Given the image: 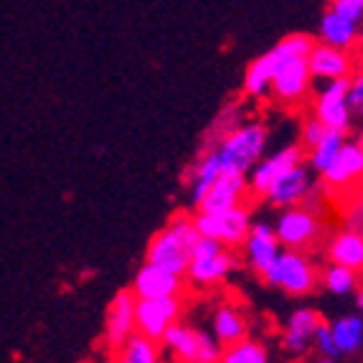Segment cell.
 I'll return each mask as SVG.
<instances>
[{
	"instance_id": "8d00e7d4",
	"label": "cell",
	"mask_w": 363,
	"mask_h": 363,
	"mask_svg": "<svg viewBox=\"0 0 363 363\" xmlns=\"http://www.w3.org/2000/svg\"><path fill=\"white\" fill-rule=\"evenodd\" d=\"M160 363H178V361H173V358H165V361H160Z\"/></svg>"
},
{
	"instance_id": "e575fe53",
	"label": "cell",
	"mask_w": 363,
	"mask_h": 363,
	"mask_svg": "<svg viewBox=\"0 0 363 363\" xmlns=\"http://www.w3.org/2000/svg\"><path fill=\"white\" fill-rule=\"evenodd\" d=\"M221 249L224 247H221L218 242H213V239H201L199 236V242L194 244V252H191V262L194 259H208V257L218 255Z\"/></svg>"
},
{
	"instance_id": "ffe728a7",
	"label": "cell",
	"mask_w": 363,
	"mask_h": 363,
	"mask_svg": "<svg viewBox=\"0 0 363 363\" xmlns=\"http://www.w3.org/2000/svg\"><path fill=\"white\" fill-rule=\"evenodd\" d=\"M244 196H247V178L244 176H221L211 188L206 191L201 206L196 208L199 213H221L229 208L244 206Z\"/></svg>"
},
{
	"instance_id": "ac0fdd59",
	"label": "cell",
	"mask_w": 363,
	"mask_h": 363,
	"mask_svg": "<svg viewBox=\"0 0 363 363\" xmlns=\"http://www.w3.org/2000/svg\"><path fill=\"white\" fill-rule=\"evenodd\" d=\"M323 323L320 313L313 308H297L287 318L285 333H282V351L290 356H305L313 348V338L318 325Z\"/></svg>"
},
{
	"instance_id": "30bf717a",
	"label": "cell",
	"mask_w": 363,
	"mask_h": 363,
	"mask_svg": "<svg viewBox=\"0 0 363 363\" xmlns=\"http://www.w3.org/2000/svg\"><path fill=\"white\" fill-rule=\"evenodd\" d=\"M303 163H305V150L300 145H287L282 150L272 152L269 157H262L259 163L247 173V194L264 199L269 186L279 176H285L287 170L297 168V165Z\"/></svg>"
},
{
	"instance_id": "74e56055",
	"label": "cell",
	"mask_w": 363,
	"mask_h": 363,
	"mask_svg": "<svg viewBox=\"0 0 363 363\" xmlns=\"http://www.w3.org/2000/svg\"><path fill=\"white\" fill-rule=\"evenodd\" d=\"M318 363H335V361H328V358H323V361H318Z\"/></svg>"
},
{
	"instance_id": "7a4b0ae2",
	"label": "cell",
	"mask_w": 363,
	"mask_h": 363,
	"mask_svg": "<svg viewBox=\"0 0 363 363\" xmlns=\"http://www.w3.org/2000/svg\"><path fill=\"white\" fill-rule=\"evenodd\" d=\"M267 138H269V130L262 122H247V125L229 130L213 147L221 163V176L247 178L249 170L264 157Z\"/></svg>"
},
{
	"instance_id": "4fadbf2b",
	"label": "cell",
	"mask_w": 363,
	"mask_h": 363,
	"mask_svg": "<svg viewBox=\"0 0 363 363\" xmlns=\"http://www.w3.org/2000/svg\"><path fill=\"white\" fill-rule=\"evenodd\" d=\"M279 252L282 249H279L277 239H274L272 226L267 224V221H252L247 239L242 244V257L249 264V269L257 272L259 277H264L269 272V267L274 264Z\"/></svg>"
},
{
	"instance_id": "e0dca14e",
	"label": "cell",
	"mask_w": 363,
	"mask_h": 363,
	"mask_svg": "<svg viewBox=\"0 0 363 363\" xmlns=\"http://www.w3.org/2000/svg\"><path fill=\"white\" fill-rule=\"evenodd\" d=\"M183 287H186L183 277L165 272L160 267L143 264L135 274L130 292L135 300H168V297H181Z\"/></svg>"
},
{
	"instance_id": "d4e9b609",
	"label": "cell",
	"mask_w": 363,
	"mask_h": 363,
	"mask_svg": "<svg viewBox=\"0 0 363 363\" xmlns=\"http://www.w3.org/2000/svg\"><path fill=\"white\" fill-rule=\"evenodd\" d=\"M221 178V163H218V155L216 150H208L203 152V155L199 157V163L194 165V170H191V206L199 208L201 201H203V196H206V191L213 186V183Z\"/></svg>"
},
{
	"instance_id": "836d02e7",
	"label": "cell",
	"mask_w": 363,
	"mask_h": 363,
	"mask_svg": "<svg viewBox=\"0 0 363 363\" xmlns=\"http://www.w3.org/2000/svg\"><path fill=\"white\" fill-rule=\"evenodd\" d=\"M363 226V208L361 201H353L351 208L343 213V231H353V234H361Z\"/></svg>"
},
{
	"instance_id": "8992f818",
	"label": "cell",
	"mask_w": 363,
	"mask_h": 363,
	"mask_svg": "<svg viewBox=\"0 0 363 363\" xmlns=\"http://www.w3.org/2000/svg\"><path fill=\"white\" fill-rule=\"evenodd\" d=\"M194 221V229L199 231L201 239H213L224 249H242L244 239L249 234V226H252V213L247 206H236L229 211L221 213H199L196 211L191 216Z\"/></svg>"
},
{
	"instance_id": "f546056e",
	"label": "cell",
	"mask_w": 363,
	"mask_h": 363,
	"mask_svg": "<svg viewBox=\"0 0 363 363\" xmlns=\"http://www.w3.org/2000/svg\"><path fill=\"white\" fill-rule=\"evenodd\" d=\"M328 11H333L335 16H340V18L361 26V21H363V0H333Z\"/></svg>"
},
{
	"instance_id": "1f68e13d",
	"label": "cell",
	"mask_w": 363,
	"mask_h": 363,
	"mask_svg": "<svg viewBox=\"0 0 363 363\" xmlns=\"http://www.w3.org/2000/svg\"><path fill=\"white\" fill-rule=\"evenodd\" d=\"M328 133H330V130H325L315 117H310V120L303 122V135H300V138H303V145L300 147H303V150H313Z\"/></svg>"
},
{
	"instance_id": "ba28073f",
	"label": "cell",
	"mask_w": 363,
	"mask_h": 363,
	"mask_svg": "<svg viewBox=\"0 0 363 363\" xmlns=\"http://www.w3.org/2000/svg\"><path fill=\"white\" fill-rule=\"evenodd\" d=\"M351 79H335V82H323L320 91L313 102V117L330 133L348 135L353 125V112L348 109L345 94H348Z\"/></svg>"
},
{
	"instance_id": "277c9868",
	"label": "cell",
	"mask_w": 363,
	"mask_h": 363,
	"mask_svg": "<svg viewBox=\"0 0 363 363\" xmlns=\"http://www.w3.org/2000/svg\"><path fill=\"white\" fill-rule=\"evenodd\" d=\"M267 285L279 287L282 292L292 297H303L310 295V292L318 287L320 282V272H318V267L313 264L308 255L303 252H287L282 249L274 259V264L269 267V272L262 277Z\"/></svg>"
},
{
	"instance_id": "2e32d148",
	"label": "cell",
	"mask_w": 363,
	"mask_h": 363,
	"mask_svg": "<svg viewBox=\"0 0 363 363\" xmlns=\"http://www.w3.org/2000/svg\"><path fill=\"white\" fill-rule=\"evenodd\" d=\"M130 335H135V297L130 290H120L107 310L104 343H107L109 351L117 353Z\"/></svg>"
},
{
	"instance_id": "d590c367",
	"label": "cell",
	"mask_w": 363,
	"mask_h": 363,
	"mask_svg": "<svg viewBox=\"0 0 363 363\" xmlns=\"http://www.w3.org/2000/svg\"><path fill=\"white\" fill-rule=\"evenodd\" d=\"M353 295H356V308L361 310V308H363V295H361V290H356Z\"/></svg>"
},
{
	"instance_id": "d6a6232c",
	"label": "cell",
	"mask_w": 363,
	"mask_h": 363,
	"mask_svg": "<svg viewBox=\"0 0 363 363\" xmlns=\"http://www.w3.org/2000/svg\"><path fill=\"white\" fill-rule=\"evenodd\" d=\"M345 102H348V109L353 112V117L361 115L363 109V79L361 74L351 79V84H348V94H345Z\"/></svg>"
},
{
	"instance_id": "52a82bcc",
	"label": "cell",
	"mask_w": 363,
	"mask_h": 363,
	"mask_svg": "<svg viewBox=\"0 0 363 363\" xmlns=\"http://www.w3.org/2000/svg\"><path fill=\"white\" fill-rule=\"evenodd\" d=\"M272 231H274V239H277L279 249L303 252L305 255V249L318 242L323 226H320V218L315 216L313 211H308V208H303V206H295V208L279 211Z\"/></svg>"
},
{
	"instance_id": "7c38bea8",
	"label": "cell",
	"mask_w": 363,
	"mask_h": 363,
	"mask_svg": "<svg viewBox=\"0 0 363 363\" xmlns=\"http://www.w3.org/2000/svg\"><path fill=\"white\" fill-rule=\"evenodd\" d=\"M308 72L313 82H335V79H353L356 77V54L348 51L330 49L323 43H315L310 49L308 59Z\"/></svg>"
},
{
	"instance_id": "5b68a950",
	"label": "cell",
	"mask_w": 363,
	"mask_h": 363,
	"mask_svg": "<svg viewBox=\"0 0 363 363\" xmlns=\"http://www.w3.org/2000/svg\"><path fill=\"white\" fill-rule=\"evenodd\" d=\"M160 345L178 363H218V356H221V345L213 340L211 333L191 328L181 320L165 330Z\"/></svg>"
},
{
	"instance_id": "3957f363",
	"label": "cell",
	"mask_w": 363,
	"mask_h": 363,
	"mask_svg": "<svg viewBox=\"0 0 363 363\" xmlns=\"http://www.w3.org/2000/svg\"><path fill=\"white\" fill-rule=\"evenodd\" d=\"M315 46V41L308 33H290L287 38L272 46V49L262 54L259 59H255L247 67L244 74V94L255 99H264L269 94V84H272V77L285 61L292 59H308L310 49Z\"/></svg>"
},
{
	"instance_id": "4316f807",
	"label": "cell",
	"mask_w": 363,
	"mask_h": 363,
	"mask_svg": "<svg viewBox=\"0 0 363 363\" xmlns=\"http://www.w3.org/2000/svg\"><path fill=\"white\" fill-rule=\"evenodd\" d=\"M218 363H269V351H267V345L262 340L247 338L221 348Z\"/></svg>"
},
{
	"instance_id": "44dd1931",
	"label": "cell",
	"mask_w": 363,
	"mask_h": 363,
	"mask_svg": "<svg viewBox=\"0 0 363 363\" xmlns=\"http://www.w3.org/2000/svg\"><path fill=\"white\" fill-rule=\"evenodd\" d=\"M236 262H239L236 252H231V249H221L218 255L208 257V259H194L191 262L186 277H188L191 285L203 287V290H206V287L221 285V282L234 272Z\"/></svg>"
},
{
	"instance_id": "cb8c5ba5",
	"label": "cell",
	"mask_w": 363,
	"mask_h": 363,
	"mask_svg": "<svg viewBox=\"0 0 363 363\" xmlns=\"http://www.w3.org/2000/svg\"><path fill=\"white\" fill-rule=\"evenodd\" d=\"M330 328V338H333L335 351L340 356H356L363 345V320L358 313L340 315L338 320L328 323Z\"/></svg>"
},
{
	"instance_id": "9c48e42d",
	"label": "cell",
	"mask_w": 363,
	"mask_h": 363,
	"mask_svg": "<svg viewBox=\"0 0 363 363\" xmlns=\"http://www.w3.org/2000/svg\"><path fill=\"white\" fill-rule=\"evenodd\" d=\"M183 303L181 297L168 300H135V333L143 338L160 343L163 333L173 323L181 320Z\"/></svg>"
},
{
	"instance_id": "4dcf8cb0",
	"label": "cell",
	"mask_w": 363,
	"mask_h": 363,
	"mask_svg": "<svg viewBox=\"0 0 363 363\" xmlns=\"http://www.w3.org/2000/svg\"><path fill=\"white\" fill-rule=\"evenodd\" d=\"M313 348H318V351H320V356L328 358V361H335V358H340V353L335 351V345H333V338H330L328 320H323L320 325H318V330H315Z\"/></svg>"
},
{
	"instance_id": "6da1fadb",
	"label": "cell",
	"mask_w": 363,
	"mask_h": 363,
	"mask_svg": "<svg viewBox=\"0 0 363 363\" xmlns=\"http://www.w3.org/2000/svg\"><path fill=\"white\" fill-rule=\"evenodd\" d=\"M196 242H199V231L194 229L191 213H173L168 224L157 231L150 239V244H147L145 264L160 267V269L176 274V277H186Z\"/></svg>"
},
{
	"instance_id": "484cf974",
	"label": "cell",
	"mask_w": 363,
	"mask_h": 363,
	"mask_svg": "<svg viewBox=\"0 0 363 363\" xmlns=\"http://www.w3.org/2000/svg\"><path fill=\"white\" fill-rule=\"evenodd\" d=\"M115 363H160V343L143 338V335H130L120 351L112 358Z\"/></svg>"
},
{
	"instance_id": "8fae6325",
	"label": "cell",
	"mask_w": 363,
	"mask_h": 363,
	"mask_svg": "<svg viewBox=\"0 0 363 363\" xmlns=\"http://www.w3.org/2000/svg\"><path fill=\"white\" fill-rule=\"evenodd\" d=\"M310 89H313V79H310L308 64L305 59H292L285 61L282 67L274 72L272 84H269V94L285 107H295L308 99Z\"/></svg>"
},
{
	"instance_id": "603a6c76",
	"label": "cell",
	"mask_w": 363,
	"mask_h": 363,
	"mask_svg": "<svg viewBox=\"0 0 363 363\" xmlns=\"http://www.w3.org/2000/svg\"><path fill=\"white\" fill-rule=\"evenodd\" d=\"M328 259H330V264H335V267H345V269L361 272L363 236L340 229L338 234H333V239L328 242Z\"/></svg>"
},
{
	"instance_id": "d6986e66",
	"label": "cell",
	"mask_w": 363,
	"mask_h": 363,
	"mask_svg": "<svg viewBox=\"0 0 363 363\" xmlns=\"http://www.w3.org/2000/svg\"><path fill=\"white\" fill-rule=\"evenodd\" d=\"M249 318L239 305L221 303L211 315V335L221 348L249 338Z\"/></svg>"
},
{
	"instance_id": "9a60e30c",
	"label": "cell",
	"mask_w": 363,
	"mask_h": 363,
	"mask_svg": "<svg viewBox=\"0 0 363 363\" xmlns=\"http://www.w3.org/2000/svg\"><path fill=\"white\" fill-rule=\"evenodd\" d=\"M363 173V147L358 140H345V145L340 147V152L335 155V160L328 165V170L323 173V186L328 191H348L351 186H356L358 178Z\"/></svg>"
},
{
	"instance_id": "f1b7e54d",
	"label": "cell",
	"mask_w": 363,
	"mask_h": 363,
	"mask_svg": "<svg viewBox=\"0 0 363 363\" xmlns=\"http://www.w3.org/2000/svg\"><path fill=\"white\" fill-rule=\"evenodd\" d=\"M320 282L328 292L333 295H351V292L361 290V274L353 272V269H345V267L328 264L320 274Z\"/></svg>"
},
{
	"instance_id": "83f0119b",
	"label": "cell",
	"mask_w": 363,
	"mask_h": 363,
	"mask_svg": "<svg viewBox=\"0 0 363 363\" xmlns=\"http://www.w3.org/2000/svg\"><path fill=\"white\" fill-rule=\"evenodd\" d=\"M345 140H348V135H340V133H328L325 138L318 143V145L313 147V150H308V163H310V170H315V173H325L328 165L333 163L335 155L340 152V147L345 145Z\"/></svg>"
},
{
	"instance_id": "7402d4cb",
	"label": "cell",
	"mask_w": 363,
	"mask_h": 363,
	"mask_svg": "<svg viewBox=\"0 0 363 363\" xmlns=\"http://www.w3.org/2000/svg\"><path fill=\"white\" fill-rule=\"evenodd\" d=\"M318 36H320L318 43H323V46L353 54V49H356L358 41H361V26L340 18L333 11H325V16H323V21H320V28H318Z\"/></svg>"
},
{
	"instance_id": "5bb4252c",
	"label": "cell",
	"mask_w": 363,
	"mask_h": 363,
	"mask_svg": "<svg viewBox=\"0 0 363 363\" xmlns=\"http://www.w3.org/2000/svg\"><path fill=\"white\" fill-rule=\"evenodd\" d=\"M315 188V178L308 170V165H297V168L287 170L285 176H279L277 181L269 186L264 199L272 203L274 208L285 211V208L303 206V201L310 196V191Z\"/></svg>"
}]
</instances>
